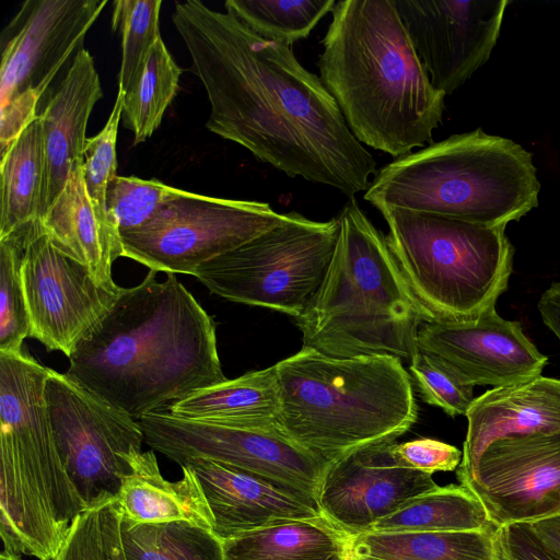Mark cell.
<instances>
[{"label":"cell","instance_id":"d6a6232c","mask_svg":"<svg viewBox=\"0 0 560 560\" xmlns=\"http://www.w3.org/2000/svg\"><path fill=\"white\" fill-rule=\"evenodd\" d=\"M117 499L85 510L72 523L54 560H126Z\"/></svg>","mask_w":560,"mask_h":560},{"label":"cell","instance_id":"6da1fadb","mask_svg":"<svg viewBox=\"0 0 560 560\" xmlns=\"http://www.w3.org/2000/svg\"><path fill=\"white\" fill-rule=\"evenodd\" d=\"M172 20L206 90L209 131L289 177L349 198L369 189L377 172L373 155L291 47L261 38L198 0L176 2Z\"/></svg>","mask_w":560,"mask_h":560},{"label":"cell","instance_id":"ba28073f","mask_svg":"<svg viewBox=\"0 0 560 560\" xmlns=\"http://www.w3.org/2000/svg\"><path fill=\"white\" fill-rule=\"evenodd\" d=\"M378 211L388 247L429 320H469L495 308L513 267L505 226L399 208Z\"/></svg>","mask_w":560,"mask_h":560},{"label":"cell","instance_id":"4dcf8cb0","mask_svg":"<svg viewBox=\"0 0 560 560\" xmlns=\"http://www.w3.org/2000/svg\"><path fill=\"white\" fill-rule=\"evenodd\" d=\"M161 0H117L112 28L121 36L118 88L125 93L140 75L149 52L160 36Z\"/></svg>","mask_w":560,"mask_h":560},{"label":"cell","instance_id":"7c38bea8","mask_svg":"<svg viewBox=\"0 0 560 560\" xmlns=\"http://www.w3.org/2000/svg\"><path fill=\"white\" fill-rule=\"evenodd\" d=\"M144 442L180 467L206 458L258 475L316 501L327 462L276 428L223 425L167 411L138 420Z\"/></svg>","mask_w":560,"mask_h":560},{"label":"cell","instance_id":"603a6c76","mask_svg":"<svg viewBox=\"0 0 560 560\" xmlns=\"http://www.w3.org/2000/svg\"><path fill=\"white\" fill-rule=\"evenodd\" d=\"M168 412L223 425L276 428L280 390L275 365L199 389L173 404Z\"/></svg>","mask_w":560,"mask_h":560},{"label":"cell","instance_id":"1f68e13d","mask_svg":"<svg viewBox=\"0 0 560 560\" xmlns=\"http://www.w3.org/2000/svg\"><path fill=\"white\" fill-rule=\"evenodd\" d=\"M26 226L0 238V352L22 351L23 340L31 332L21 278Z\"/></svg>","mask_w":560,"mask_h":560},{"label":"cell","instance_id":"7bdbcfd3","mask_svg":"<svg viewBox=\"0 0 560 560\" xmlns=\"http://www.w3.org/2000/svg\"><path fill=\"white\" fill-rule=\"evenodd\" d=\"M0 560H22L21 556L2 551L0 556Z\"/></svg>","mask_w":560,"mask_h":560},{"label":"cell","instance_id":"60d3db41","mask_svg":"<svg viewBox=\"0 0 560 560\" xmlns=\"http://www.w3.org/2000/svg\"><path fill=\"white\" fill-rule=\"evenodd\" d=\"M538 311L545 325L560 340V282H553L541 294Z\"/></svg>","mask_w":560,"mask_h":560},{"label":"cell","instance_id":"4316f807","mask_svg":"<svg viewBox=\"0 0 560 560\" xmlns=\"http://www.w3.org/2000/svg\"><path fill=\"white\" fill-rule=\"evenodd\" d=\"M491 525L483 504L469 489L448 485L416 497L368 532L456 533Z\"/></svg>","mask_w":560,"mask_h":560},{"label":"cell","instance_id":"f35d334b","mask_svg":"<svg viewBox=\"0 0 560 560\" xmlns=\"http://www.w3.org/2000/svg\"><path fill=\"white\" fill-rule=\"evenodd\" d=\"M497 536L511 560H556L544 549L528 524L498 527Z\"/></svg>","mask_w":560,"mask_h":560},{"label":"cell","instance_id":"5b68a950","mask_svg":"<svg viewBox=\"0 0 560 560\" xmlns=\"http://www.w3.org/2000/svg\"><path fill=\"white\" fill-rule=\"evenodd\" d=\"M275 369L278 428L327 463L361 446L396 441L417 422L411 378L397 357L335 358L302 347Z\"/></svg>","mask_w":560,"mask_h":560},{"label":"cell","instance_id":"d4e9b609","mask_svg":"<svg viewBox=\"0 0 560 560\" xmlns=\"http://www.w3.org/2000/svg\"><path fill=\"white\" fill-rule=\"evenodd\" d=\"M497 528L491 525L475 532L350 534L345 560H492Z\"/></svg>","mask_w":560,"mask_h":560},{"label":"cell","instance_id":"7402d4cb","mask_svg":"<svg viewBox=\"0 0 560 560\" xmlns=\"http://www.w3.org/2000/svg\"><path fill=\"white\" fill-rule=\"evenodd\" d=\"M131 472L124 479L117 501L122 518L131 523L186 521L213 529V517L202 488L189 466L177 481L165 479L153 451L129 457Z\"/></svg>","mask_w":560,"mask_h":560},{"label":"cell","instance_id":"30bf717a","mask_svg":"<svg viewBox=\"0 0 560 560\" xmlns=\"http://www.w3.org/2000/svg\"><path fill=\"white\" fill-rule=\"evenodd\" d=\"M45 398L62 464L86 510L117 499L131 472L130 455L142 451L138 420L51 369Z\"/></svg>","mask_w":560,"mask_h":560},{"label":"cell","instance_id":"f1b7e54d","mask_svg":"<svg viewBox=\"0 0 560 560\" xmlns=\"http://www.w3.org/2000/svg\"><path fill=\"white\" fill-rule=\"evenodd\" d=\"M183 69L162 38L151 48L135 84L125 93L121 119L133 133V144L144 142L160 127L177 94Z\"/></svg>","mask_w":560,"mask_h":560},{"label":"cell","instance_id":"d590c367","mask_svg":"<svg viewBox=\"0 0 560 560\" xmlns=\"http://www.w3.org/2000/svg\"><path fill=\"white\" fill-rule=\"evenodd\" d=\"M409 371L423 401L441 408L451 417L466 416L475 400L472 386L462 383L420 350L410 359Z\"/></svg>","mask_w":560,"mask_h":560},{"label":"cell","instance_id":"cb8c5ba5","mask_svg":"<svg viewBox=\"0 0 560 560\" xmlns=\"http://www.w3.org/2000/svg\"><path fill=\"white\" fill-rule=\"evenodd\" d=\"M350 534L323 515L272 524L223 541L224 560H345Z\"/></svg>","mask_w":560,"mask_h":560},{"label":"cell","instance_id":"74e56055","mask_svg":"<svg viewBox=\"0 0 560 560\" xmlns=\"http://www.w3.org/2000/svg\"><path fill=\"white\" fill-rule=\"evenodd\" d=\"M42 95L27 91L0 105V152L3 156L37 117Z\"/></svg>","mask_w":560,"mask_h":560},{"label":"cell","instance_id":"484cf974","mask_svg":"<svg viewBox=\"0 0 560 560\" xmlns=\"http://www.w3.org/2000/svg\"><path fill=\"white\" fill-rule=\"evenodd\" d=\"M45 151L39 116L1 156L0 238L40 220Z\"/></svg>","mask_w":560,"mask_h":560},{"label":"cell","instance_id":"44dd1931","mask_svg":"<svg viewBox=\"0 0 560 560\" xmlns=\"http://www.w3.org/2000/svg\"><path fill=\"white\" fill-rule=\"evenodd\" d=\"M82 160L73 163L65 187L40 223L60 253L84 265L100 285L119 291L112 267L122 254L120 234L93 206L84 184Z\"/></svg>","mask_w":560,"mask_h":560},{"label":"cell","instance_id":"d6986e66","mask_svg":"<svg viewBox=\"0 0 560 560\" xmlns=\"http://www.w3.org/2000/svg\"><path fill=\"white\" fill-rule=\"evenodd\" d=\"M184 466L195 472L213 517L212 532L222 541L272 524L322 515L315 500L234 466L206 458Z\"/></svg>","mask_w":560,"mask_h":560},{"label":"cell","instance_id":"836d02e7","mask_svg":"<svg viewBox=\"0 0 560 560\" xmlns=\"http://www.w3.org/2000/svg\"><path fill=\"white\" fill-rule=\"evenodd\" d=\"M182 192L158 179L117 175L106 188L107 214L120 234L148 223Z\"/></svg>","mask_w":560,"mask_h":560},{"label":"cell","instance_id":"5bb4252c","mask_svg":"<svg viewBox=\"0 0 560 560\" xmlns=\"http://www.w3.org/2000/svg\"><path fill=\"white\" fill-rule=\"evenodd\" d=\"M506 0H395L434 88L458 90L489 59L500 35Z\"/></svg>","mask_w":560,"mask_h":560},{"label":"cell","instance_id":"ac0fdd59","mask_svg":"<svg viewBox=\"0 0 560 560\" xmlns=\"http://www.w3.org/2000/svg\"><path fill=\"white\" fill-rule=\"evenodd\" d=\"M394 443L361 446L328 463L316 493L320 514L345 532L359 534L436 489L431 475L396 462Z\"/></svg>","mask_w":560,"mask_h":560},{"label":"cell","instance_id":"277c9868","mask_svg":"<svg viewBox=\"0 0 560 560\" xmlns=\"http://www.w3.org/2000/svg\"><path fill=\"white\" fill-rule=\"evenodd\" d=\"M338 235L324 279L295 318L304 348L335 358L411 359L429 322L409 289L386 236L349 198L337 215Z\"/></svg>","mask_w":560,"mask_h":560},{"label":"cell","instance_id":"b9f144b4","mask_svg":"<svg viewBox=\"0 0 560 560\" xmlns=\"http://www.w3.org/2000/svg\"><path fill=\"white\" fill-rule=\"evenodd\" d=\"M492 560H511L505 550L503 549L495 530V544H494V553Z\"/></svg>","mask_w":560,"mask_h":560},{"label":"cell","instance_id":"83f0119b","mask_svg":"<svg viewBox=\"0 0 560 560\" xmlns=\"http://www.w3.org/2000/svg\"><path fill=\"white\" fill-rule=\"evenodd\" d=\"M121 542L126 560H224L223 541L211 529L186 521L122 518Z\"/></svg>","mask_w":560,"mask_h":560},{"label":"cell","instance_id":"3957f363","mask_svg":"<svg viewBox=\"0 0 560 560\" xmlns=\"http://www.w3.org/2000/svg\"><path fill=\"white\" fill-rule=\"evenodd\" d=\"M320 80L359 142L395 159L432 142L445 94L434 88L395 0H340L322 39Z\"/></svg>","mask_w":560,"mask_h":560},{"label":"cell","instance_id":"8d00e7d4","mask_svg":"<svg viewBox=\"0 0 560 560\" xmlns=\"http://www.w3.org/2000/svg\"><path fill=\"white\" fill-rule=\"evenodd\" d=\"M392 452L399 465L431 476L436 471L455 470L463 455L457 447L428 438L394 443Z\"/></svg>","mask_w":560,"mask_h":560},{"label":"cell","instance_id":"9c48e42d","mask_svg":"<svg viewBox=\"0 0 560 560\" xmlns=\"http://www.w3.org/2000/svg\"><path fill=\"white\" fill-rule=\"evenodd\" d=\"M338 219L315 221L283 213L271 229L201 265L196 277L229 301L299 317L318 290L330 262Z\"/></svg>","mask_w":560,"mask_h":560},{"label":"cell","instance_id":"9a60e30c","mask_svg":"<svg viewBox=\"0 0 560 560\" xmlns=\"http://www.w3.org/2000/svg\"><path fill=\"white\" fill-rule=\"evenodd\" d=\"M107 0H26L1 36L0 105L27 91L42 96Z\"/></svg>","mask_w":560,"mask_h":560},{"label":"cell","instance_id":"52a82bcc","mask_svg":"<svg viewBox=\"0 0 560 560\" xmlns=\"http://www.w3.org/2000/svg\"><path fill=\"white\" fill-rule=\"evenodd\" d=\"M533 155L481 128L453 135L395 159L374 175L363 198L487 226H506L538 206Z\"/></svg>","mask_w":560,"mask_h":560},{"label":"cell","instance_id":"e0dca14e","mask_svg":"<svg viewBox=\"0 0 560 560\" xmlns=\"http://www.w3.org/2000/svg\"><path fill=\"white\" fill-rule=\"evenodd\" d=\"M418 350L475 387H504L541 375L548 358L525 336L521 324L495 308L460 322H424Z\"/></svg>","mask_w":560,"mask_h":560},{"label":"cell","instance_id":"8fae6325","mask_svg":"<svg viewBox=\"0 0 560 560\" xmlns=\"http://www.w3.org/2000/svg\"><path fill=\"white\" fill-rule=\"evenodd\" d=\"M282 218L268 202L183 190L148 223L120 233L121 256L156 272L194 276L205 262L255 238Z\"/></svg>","mask_w":560,"mask_h":560},{"label":"cell","instance_id":"ab89813d","mask_svg":"<svg viewBox=\"0 0 560 560\" xmlns=\"http://www.w3.org/2000/svg\"><path fill=\"white\" fill-rule=\"evenodd\" d=\"M544 549L560 560V514L528 524Z\"/></svg>","mask_w":560,"mask_h":560},{"label":"cell","instance_id":"7a4b0ae2","mask_svg":"<svg viewBox=\"0 0 560 560\" xmlns=\"http://www.w3.org/2000/svg\"><path fill=\"white\" fill-rule=\"evenodd\" d=\"M150 270L68 358V374L136 420L226 380L215 324L174 273Z\"/></svg>","mask_w":560,"mask_h":560},{"label":"cell","instance_id":"e575fe53","mask_svg":"<svg viewBox=\"0 0 560 560\" xmlns=\"http://www.w3.org/2000/svg\"><path fill=\"white\" fill-rule=\"evenodd\" d=\"M124 97L125 92L118 88L115 104L105 126L96 136L88 138L83 151L82 167L88 195L97 211L108 219L106 188L109 180L117 176L116 142Z\"/></svg>","mask_w":560,"mask_h":560},{"label":"cell","instance_id":"2e32d148","mask_svg":"<svg viewBox=\"0 0 560 560\" xmlns=\"http://www.w3.org/2000/svg\"><path fill=\"white\" fill-rule=\"evenodd\" d=\"M457 472L483 459L560 448V380L542 375L475 398Z\"/></svg>","mask_w":560,"mask_h":560},{"label":"cell","instance_id":"8992f818","mask_svg":"<svg viewBox=\"0 0 560 560\" xmlns=\"http://www.w3.org/2000/svg\"><path fill=\"white\" fill-rule=\"evenodd\" d=\"M49 368L0 352V536L3 551L54 560L86 510L60 457L48 415Z\"/></svg>","mask_w":560,"mask_h":560},{"label":"cell","instance_id":"ffe728a7","mask_svg":"<svg viewBox=\"0 0 560 560\" xmlns=\"http://www.w3.org/2000/svg\"><path fill=\"white\" fill-rule=\"evenodd\" d=\"M102 97L93 57L82 47L38 114L45 151L40 219L65 187L73 163L83 159L88 121Z\"/></svg>","mask_w":560,"mask_h":560},{"label":"cell","instance_id":"f546056e","mask_svg":"<svg viewBox=\"0 0 560 560\" xmlns=\"http://www.w3.org/2000/svg\"><path fill=\"white\" fill-rule=\"evenodd\" d=\"M335 0H226L224 8L261 38L291 47L308 37Z\"/></svg>","mask_w":560,"mask_h":560},{"label":"cell","instance_id":"4fadbf2b","mask_svg":"<svg viewBox=\"0 0 560 560\" xmlns=\"http://www.w3.org/2000/svg\"><path fill=\"white\" fill-rule=\"evenodd\" d=\"M21 278L31 320L30 337L68 358L122 290L100 285L84 265L60 253L40 220L26 226Z\"/></svg>","mask_w":560,"mask_h":560}]
</instances>
